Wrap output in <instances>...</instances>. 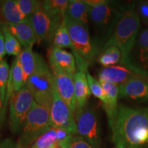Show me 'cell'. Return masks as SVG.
<instances>
[{
    "label": "cell",
    "mask_w": 148,
    "mask_h": 148,
    "mask_svg": "<svg viewBox=\"0 0 148 148\" xmlns=\"http://www.w3.org/2000/svg\"><path fill=\"white\" fill-rule=\"evenodd\" d=\"M64 17L53 16L41 8L30 17L35 34L38 40L51 43L57 27Z\"/></svg>",
    "instance_id": "cell-10"
},
{
    "label": "cell",
    "mask_w": 148,
    "mask_h": 148,
    "mask_svg": "<svg viewBox=\"0 0 148 148\" xmlns=\"http://www.w3.org/2000/svg\"><path fill=\"white\" fill-rule=\"evenodd\" d=\"M0 30L2 32L3 38H4V43L6 54L10 56H14L17 57L19 56L22 51V45L18 40L11 34L8 30V27L5 24L1 23L0 24Z\"/></svg>",
    "instance_id": "cell-25"
},
{
    "label": "cell",
    "mask_w": 148,
    "mask_h": 148,
    "mask_svg": "<svg viewBox=\"0 0 148 148\" xmlns=\"http://www.w3.org/2000/svg\"><path fill=\"white\" fill-rule=\"evenodd\" d=\"M73 136L62 130L51 127L29 148H56L61 144L69 145Z\"/></svg>",
    "instance_id": "cell-16"
},
{
    "label": "cell",
    "mask_w": 148,
    "mask_h": 148,
    "mask_svg": "<svg viewBox=\"0 0 148 148\" xmlns=\"http://www.w3.org/2000/svg\"><path fill=\"white\" fill-rule=\"evenodd\" d=\"M34 103L32 93L25 85L20 90L12 93L8 103V123L11 132L17 134L21 132Z\"/></svg>",
    "instance_id": "cell-7"
},
{
    "label": "cell",
    "mask_w": 148,
    "mask_h": 148,
    "mask_svg": "<svg viewBox=\"0 0 148 148\" xmlns=\"http://www.w3.org/2000/svg\"><path fill=\"white\" fill-rule=\"evenodd\" d=\"M10 67L6 60L0 62V94L3 103H5L6 95L7 85H8ZM5 106V105H4Z\"/></svg>",
    "instance_id": "cell-30"
},
{
    "label": "cell",
    "mask_w": 148,
    "mask_h": 148,
    "mask_svg": "<svg viewBox=\"0 0 148 148\" xmlns=\"http://www.w3.org/2000/svg\"><path fill=\"white\" fill-rule=\"evenodd\" d=\"M106 95V100L102 103L111 131L113 129L119 110V86L111 83L100 82Z\"/></svg>",
    "instance_id": "cell-17"
},
{
    "label": "cell",
    "mask_w": 148,
    "mask_h": 148,
    "mask_svg": "<svg viewBox=\"0 0 148 148\" xmlns=\"http://www.w3.org/2000/svg\"><path fill=\"white\" fill-rule=\"evenodd\" d=\"M21 12L27 17L30 18L36 11L42 8V1L36 0H16Z\"/></svg>",
    "instance_id": "cell-29"
},
{
    "label": "cell",
    "mask_w": 148,
    "mask_h": 148,
    "mask_svg": "<svg viewBox=\"0 0 148 148\" xmlns=\"http://www.w3.org/2000/svg\"><path fill=\"white\" fill-rule=\"evenodd\" d=\"M138 14H140L142 20L148 24V1L140 3L138 6Z\"/></svg>",
    "instance_id": "cell-32"
},
{
    "label": "cell",
    "mask_w": 148,
    "mask_h": 148,
    "mask_svg": "<svg viewBox=\"0 0 148 148\" xmlns=\"http://www.w3.org/2000/svg\"><path fill=\"white\" fill-rule=\"evenodd\" d=\"M5 113H6V108H5L2 99H1V94H0V132L2 130L5 119Z\"/></svg>",
    "instance_id": "cell-34"
},
{
    "label": "cell",
    "mask_w": 148,
    "mask_h": 148,
    "mask_svg": "<svg viewBox=\"0 0 148 148\" xmlns=\"http://www.w3.org/2000/svg\"><path fill=\"white\" fill-rule=\"evenodd\" d=\"M86 73L91 94L95 97H97V99H99L101 101V103H103L106 100V95L102 86H101V82H99V79H97L95 77L91 75V74H90L88 69L86 70Z\"/></svg>",
    "instance_id": "cell-28"
},
{
    "label": "cell",
    "mask_w": 148,
    "mask_h": 148,
    "mask_svg": "<svg viewBox=\"0 0 148 148\" xmlns=\"http://www.w3.org/2000/svg\"><path fill=\"white\" fill-rule=\"evenodd\" d=\"M125 8H118L108 1L90 8L89 23L94 33L92 39L100 53L124 14Z\"/></svg>",
    "instance_id": "cell-3"
},
{
    "label": "cell",
    "mask_w": 148,
    "mask_h": 148,
    "mask_svg": "<svg viewBox=\"0 0 148 148\" xmlns=\"http://www.w3.org/2000/svg\"><path fill=\"white\" fill-rule=\"evenodd\" d=\"M26 79L36 71L43 58L39 53L33 50V46L23 47L21 53L17 56Z\"/></svg>",
    "instance_id": "cell-21"
},
{
    "label": "cell",
    "mask_w": 148,
    "mask_h": 148,
    "mask_svg": "<svg viewBox=\"0 0 148 148\" xmlns=\"http://www.w3.org/2000/svg\"><path fill=\"white\" fill-rule=\"evenodd\" d=\"M25 85L32 93L35 102L50 110L55 84L52 72L44 59L36 71L27 77Z\"/></svg>",
    "instance_id": "cell-4"
},
{
    "label": "cell",
    "mask_w": 148,
    "mask_h": 148,
    "mask_svg": "<svg viewBox=\"0 0 148 148\" xmlns=\"http://www.w3.org/2000/svg\"><path fill=\"white\" fill-rule=\"evenodd\" d=\"M119 98L148 102V79L134 78L119 86Z\"/></svg>",
    "instance_id": "cell-15"
},
{
    "label": "cell",
    "mask_w": 148,
    "mask_h": 148,
    "mask_svg": "<svg viewBox=\"0 0 148 148\" xmlns=\"http://www.w3.org/2000/svg\"><path fill=\"white\" fill-rule=\"evenodd\" d=\"M0 15L3 22L9 23H21L30 21L20 10L16 0H6L0 3Z\"/></svg>",
    "instance_id": "cell-20"
},
{
    "label": "cell",
    "mask_w": 148,
    "mask_h": 148,
    "mask_svg": "<svg viewBox=\"0 0 148 148\" xmlns=\"http://www.w3.org/2000/svg\"><path fill=\"white\" fill-rule=\"evenodd\" d=\"M49 115L51 127L62 130L73 136L77 135L73 112L61 98L56 86Z\"/></svg>",
    "instance_id": "cell-9"
},
{
    "label": "cell",
    "mask_w": 148,
    "mask_h": 148,
    "mask_svg": "<svg viewBox=\"0 0 148 148\" xmlns=\"http://www.w3.org/2000/svg\"><path fill=\"white\" fill-rule=\"evenodd\" d=\"M99 81L120 86L138 77L148 78V73L141 69H132L123 64L103 67L99 72Z\"/></svg>",
    "instance_id": "cell-11"
},
{
    "label": "cell",
    "mask_w": 148,
    "mask_h": 148,
    "mask_svg": "<svg viewBox=\"0 0 148 148\" xmlns=\"http://www.w3.org/2000/svg\"><path fill=\"white\" fill-rule=\"evenodd\" d=\"M6 54L5 48V43H4V38H3V34L1 31L0 30V62L4 60L3 58Z\"/></svg>",
    "instance_id": "cell-35"
},
{
    "label": "cell",
    "mask_w": 148,
    "mask_h": 148,
    "mask_svg": "<svg viewBox=\"0 0 148 148\" xmlns=\"http://www.w3.org/2000/svg\"><path fill=\"white\" fill-rule=\"evenodd\" d=\"M136 45L137 60L135 65L148 73V28L140 32Z\"/></svg>",
    "instance_id": "cell-23"
},
{
    "label": "cell",
    "mask_w": 148,
    "mask_h": 148,
    "mask_svg": "<svg viewBox=\"0 0 148 148\" xmlns=\"http://www.w3.org/2000/svg\"><path fill=\"white\" fill-rule=\"evenodd\" d=\"M51 44L53 47L61 48V49L69 48L73 51H75V48L64 18L56 30Z\"/></svg>",
    "instance_id": "cell-24"
},
{
    "label": "cell",
    "mask_w": 148,
    "mask_h": 148,
    "mask_svg": "<svg viewBox=\"0 0 148 148\" xmlns=\"http://www.w3.org/2000/svg\"><path fill=\"white\" fill-rule=\"evenodd\" d=\"M122 55L119 48L109 46L103 49L98 56V62L103 67L116 65L121 62Z\"/></svg>",
    "instance_id": "cell-26"
},
{
    "label": "cell",
    "mask_w": 148,
    "mask_h": 148,
    "mask_svg": "<svg viewBox=\"0 0 148 148\" xmlns=\"http://www.w3.org/2000/svg\"><path fill=\"white\" fill-rule=\"evenodd\" d=\"M26 77L19 63L18 57H16L11 64L10 75H9L8 85H7L6 95L5 99V108L8 106L11 95L14 92L18 91L25 86Z\"/></svg>",
    "instance_id": "cell-18"
},
{
    "label": "cell",
    "mask_w": 148,
    "mask_h": 148,
    "mask_svg": "<svg viewBox=\"0 0 148 148\" xmlns=\"http://www.w3.org/2000/svg\"><path fill=\"white\" fill-rule=\"evenodd\" d=\"M52 72L56 88L59 95L73 113L76 110V103L75 99V88H74L73 77L70 76L63 71L56 68L50 67Z\"/></svg>",
    "instance_id": "cell-13"
},
{
    "label": "cell",
    "mask_w": 148,
    "mask_h": 148,
    "mask_svg": "<svg viewBox=\"0 0 148 148\" xmlns=\"http://www.w3.org/2000/svg\"><path fill=\"white\" fill-rule=\"evenodd\" d=\"M3 23L23 47L33 46L38 40L30 21L21 23Z\"/></svg>",
    "instance_id": "cell-19"
},
{
    "label": "cell",
    "mask_w": 148,
    "mask_h": 148,
    "mask_svg": "<svg viewBox=\"0 0 148 148\" xmlns=\"http://www.w3.org/2000/svg\"><path fill=\"white\" fill-rule=\"evenodd\" d=\"M48 109L35 102L29 112L16 143L20 148H29L37 138L51 128Z\"/></svg>",
    "instance_id": "cell-5"
},
{
    "label": "cell",
    "mask_w": 148,
    "mask_h": 148,
    "mask_svg": "<svg viewBox=\"0 0 148 148\" xmlns=\"http://www.w3.org/2000/svg\"><path fill=\"white\" fill-rule=\"evenodd\" d=\"M0 148H20L16 142L7 138L0 140Z\"/></svg>",
    "instance_id": "cell-33"
},
{
    "label": "cell",
    "mask_w": 148,
    "mask_h": 148,
    "mask_svg": "<svg viewBox=\"0 0 148 148\" xmlns=\"http://www.w3.org/2000/svg\"><path fill=\"white\" fill-rule=\"evenodd\" d=\"M112 134L115 148H148V107L119 104Z\"/></svg>",
    "instance_id": "cell-1"
},
{
    "label": "cell",
    "mask_w": 148,
    "mask_h": 148,
    "mask_svg": "<svg viewBox=\"0 0 148 148\" xmlns=\"http://www.w3.org/2000/svg\"><path fill=\"white\" fill-rule=\"evenodd\" d=\"M90 7L82 0H71L65 16L73 21L88 25L89 23Z\"/></svg>",
    "instance_id": "cell-22"
},
{
    "label": "cell",
    "mask_w": 148,
    "mask_h": 148,
    "mask_svg": "<svg viewBox=\"0 0 148 148\" xmlns=\"http://www.w3.org/2000/svg\"><path fill=\"white\" fill-rule=\"evenodd\" d=\"M77 71L73 75L75 99L76 103V110H80L87 106L91 92L86 77V71L88 69V64L80 56L75 57Z\"/></svg>",
    "instance_id": "cell-12"
},
{
    "label": "cell",
    "mask_w": 148,
    "mask_h": 148,
    "mask_svg": "<svg viewBox=\"0 0 148 148\" xmlns=\"http://www.w3.org/2000/svg\"><path fill=\"white\" fill-rule=\"evenodd\" d=\"M69 148H94L84 138L79 135H75L72 138Z\"/></svg>",
    "instance_id": "cell-31"
},
{
    "label": "cell",
    "mask_w": 148,
    "mask_h": 148,
    "mask_svg": "<svg viewBox=\"0 0 148 148\" xmlns=\"http://www.w3.org/2000/svg\"><path fill=\"white\" fill-rule=\"evenodd\" d=\"M48 57L50 67L56 68L73 77L77 71V64L73 53L66 51L65 49L51 46Z\"/></svg>",
    "instance_id": "cell-14"
},
{
    "label": "cell",
    "mask_w": 148,
    "mask_h": 148,
    "mask_svg": "<svg viewBox=\"0 0 148 148\" xmlns=\"http://www.w3.org/2000/svg\"><path fill=\"white\" fill-rule=\"evenodd\" d=\"M74 117L77 135L84 138L94 148L100 147V128L95 111L86 106L75 111Z\"/></svg>",
    "instance_id": "cell-8"
},
{
    "label": "cell",
    "mask_w": 148,
    "mask_h": 148,
    "mask_svg": "<svg viewBox=\"0 0 148 148\" xmlns=\"http://www.w3.org/2000/svg\"><path fill=\"white\" fill-rule=\"evenodd\" d=\"M64 21L75 48V51L88 64L98 58L100 51L90 37L88 25L73 21L64 16Z\"/></svg>",
    "instance_id": "cell-6"
},
{
    "label": "cell",
    "mask_w": 148,
    "mask_h": 148,
    "mask_svg": "<svg viewBox=\"0 0 148 148\" xmlns=\"http://www.w3.org/2000/svg\"><path fill=\"white\" fill-rule=\"evenodd\" d=\"M71 0H45L42 1V8L53 16L64 17Z\"/></svg>",
    "instance_id": "cell-27"
},
{
    "label": "cell",
    "mask_w": 148,
    "mask_h": 148,
    "mask_svg": "<svg viewBox=\"0 0 148 148\" xmlns=\"http://www.w3.org/2000/svg\"><path fill=\"white\" fill-rule=\"evenodd\" d=\"M140 23V18L134 6L127 7L113 34L103 47V49L109 46L119 48L122 55L120 64L132 69H140L132 63L130 58V53L136 42Z\"/></svg>",
    "instance_id": "cell-2"
},
{
    "label": "cell",
    "mask_w": 148,
    "mask_h": 148,
    "mask_svg": "<svg viewBox=\"0 0 148 148\" xmlns=\"http://www.w3.org/2000/svg\"><path fill=\"white\" fill-rule=\"evenodd\" d=\"M70 147V144H61L58 146V147H57L56 148H69Z\"/></svg>",
    "instance_id": "cell-36"
}]
</instances>
